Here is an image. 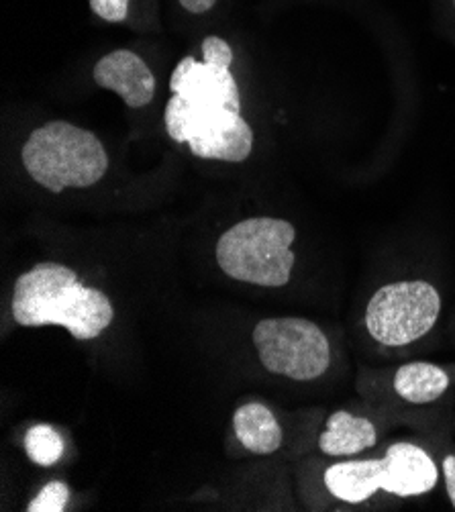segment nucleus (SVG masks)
<instances>
[{
    "label": "nucleus",
    "mask_w": 455,
    "mask_h": 512,
    "mask_svg": "<svg viewBox=\"0 0 455 512\" xmlns=\"http://www.w3.org/2000/svg\"><path fill=\"white\" fill-rule=\"evenodd\" d=\"M235 62L229 37L207 31L170 74L164 131L196 160L239 166L254 156L256 129L243 113Z\"/></svg>",
    "instance_id": "1"
},
{
    "label": "nucleus",
    "mask_w": 455,
    "mask_h": 512,
    "mask_svg": "<svg viewBox=\"0 0 455 512\" xmlns=\"http://www.w3.org/2000/svg\"><path fill=\"white\" fill-rule=\"evenodd\" d=\"M11 313L21 327H62L78 341L98 339L115 321L107 292L86 286L72 268L52 260L15 280Z\"/></svg>",
    "instance_id": "2"
},
{
    "label": "nucleus",
    "mask_w": 455,
    "mask_h": 512,
    "mask_svg": "<svg viewBox=\"0 0 455 512\" xmlns=\"http://www.w3.org/2000/svg\"><path fill=\"white\" fill-rule=\"evenodd\" d=\"M17 156L27 180L49 196L90 192L113 172L111 149L100 135L66 119L29 129Z\"/></svg>",
    "instance_id": "3"
},
{
    "label": "nucleus",
    "mask_w": 455,
    "mask_h": 512,
    "mask_svg": "<svg viewBox=\"0 0 455 512\" xmlns=\"http://www.w3.org/2000/svg\"><path fill=\"white\" fill-rule=\"evenodd\" d=\"M439 478L437 459L411 439L392 441L382 455L335 459L323 470L325 492L349 506L366 504L380 492L400 500L427 496L437 488Z\"/></svg>",
    "instance_id": "4"
},
{
    "label": "nucleus",
    "mask_w": 455,
    "mask_h": 512,
    "mask_svg": "<svg viewBox=\"0 0 455 512\" xmlns=\"http://www.w3.org/2000/svg\"><path fill=\"white\" fill-rule=\"evenodd\" d=\"M296 227L284 217L251 215L227 227L215 245L219 268L237 282L282 288L296 264Z\"/></svg>",
    "instance_id": "5"
},
{
    "label": "nucleus",
    "mask_w": 455,
    "mask_h": 512,
    "mask_svg": "<svg viewBox=\"0 0 455 512\" xmlns=\"http://www.w3.org/2000/svg\"><path fill=\"white\" fill-rule=\"evenodd\" d=\"M443 313L439 288L423 278H402L380 286L364 309V329L382 349H404L433 333Z\"/></svg>",
    "instance_id": "6"
},
{
    "label": "nucleus",
    "mask_w": 455,
    "mask_h": 512,
    "mask_svg": "<svg viewBox=\"0 0 455 512\" xmlns=\"http://www.w3.org/2000/svg\"><path fill=\"white\" fill-rule=\"evenodd\" d=\"M260 364L292 382H317L333 366L335 353L327 331L305 317L264 319L251 333Z\"/></svg>",
    "instance_id": "7"
},
{
    "label": "nucleus",
    "mask_w": 455,
    "mask_h": 512,
    "mask_svg": "<svg viewBox=\"0 0 455 512\" xmlns=\"http://www.w3.org/2000/svg\"><path fill=\"white\" fill-rule=\"evenodd\" d=\"M92 82L117 94L129 111H145L158 96V76L139 51L115 47L92 66Z\"/></svg>",
    "instance_id": "8"
},
{
    "label": "nucleus",
    "mask_w": 455,
    "mask_h": 512,
    "mask_svg": "<svg viewBox=\"0 0 455 512\" xmlns=\"http://www.w3.org/2000/svg\"><path fill=\"white\" fill-rule=\"evenodd\" d=\"M380 437L382 425L374 415L339 408L327 417L325 427L317 437V449L331 459L358 457L376 449Z\"/></svg>",
    "instance_id": "9"
},
{
    "label": "nucleus",
    "mask_w": 455,
    "mask_h": 512,
    "mask_svg": "<svg viewBox=\"0 0 455 512\" xmlns=\"http://www.w3.org/2000/svg\"><path fill=\"white\" fill-rule=\"evenodd\" d=\"M382 380L386 392L392 398L413 408H423L439 402L453 384L451 372L433 362L400 364Z\"/></svg>",
    "instance_id": "10"
},
{
    "label": "nucleus",
    "mask_w": 455,
    "mask_h": 512,
    "mask_svg": "<svg viewBox=\"0 0 455 512\" xmlns=\"http://www.w3.org/2000/svg\"><path fill=\"white\" fill-rule=\"evenodd\" d=\"M237 441L256 455H272L284 445V429L276 415L262 402L241 404L233 415Z\"/></svg>",
    "instance_id": "11"
},
{
    "label": "nucleus",
    "mask_w": 455,
    "mask_h": 512,
    "mask_svg": "<svg viewBox=\"0 0 455 512\" xmlns=\"http://www.w3.org/2000/svg\"><path fill=\"white\" fill-rule=\"evenodd\" d=\"M25 451L35 466L52 468L64 455V439L52 425H35L25 435Z\"/></svg>",
    "instance_id": "12"
},
{
    "label": "nucleus",
    "mask_w": 455,
    "mask_h": 512,
    "mask_svg": "<svg viewBox=\"0 0 455 512\" xmlns=\"http://www.w3.org/2000/svg\"><path fill=\"white\" fill-rule=\"evenodd\" d=\"M92 17L107 25H121L135 31L137 3L135 0H88Z\"/></svg>",
    "instance_id": "13"
},
{
    "label": "nucleus",
    "mask_w": 455,
    "mask_h": 512,
    "mask_svg": "<svg viewBox=\"0 0 455 512\" xmlns=\"http://www.w3.org/2000/svg\"><path fill=\"white\" fill-rule=\"evenodd\" d=\"M70 500V488L62 480L47 482L39 494L29 500L27 512H64Z\"/></svg>",
    "instance_id": "14"
},
{
    "label": "nucleus",
    "mask_w": 455,
    "mask_h": 512,
    "mask_svg": "<svg viewBox=\"0 0 455 512\" xmlns=\"http://www.w3.org/2000/svg\"><path fill=\"white\" fill-rule=\"evenodd\" d=\"M172 7L178 19L186 23L205 25L219 17L223 0H172Z\"/></svg>",
    "instance_id": "15"
},
{
    "label": "nucleus",
    "mask_w": 455,
    "mask_h": 512,
    "mask_svg": "<svg viewBox=\"0 0 455 512\" xmlns=\"http://www.w3.org/2000/svg\"><path fill=\"white\" fill-rule=\"evenodd\" d=\"M137 3V19L135 31L137 33H156L162 29V13H160V0H135Z\"/></svg>",
    "instance_id": "16"
},
{
    "label": "nucleus",
    "mask_w": 455,
    "mask_h": 512,
    "mask_svg": "<svg viewBox=\"0 0 455 512\" xmlns=\"http://www.w3.org/2000/svg\"><path fill=\"white\" fill-rule=\"evenodd\" d=\"M429 7L441 35L455 45V0H429Z\"/></svg>",
    "instance_id": "17"
},
{
    "label": "nucleus",
    "mask_w": 455,
    "mask_h": 512,
    "mask_svg": "<svg viewBox=\"0 0 455 512\" xmlns=\"http://www.w3.org/2000/svg\"><path fill=\"white\" fill-rule=\"evenodd\" d=\"M439 470H441V478H443V484H445L449 504L455 510V451H445L441 455Z\"/></svg>",
    "instance_id": "18"
}]
</instances>
